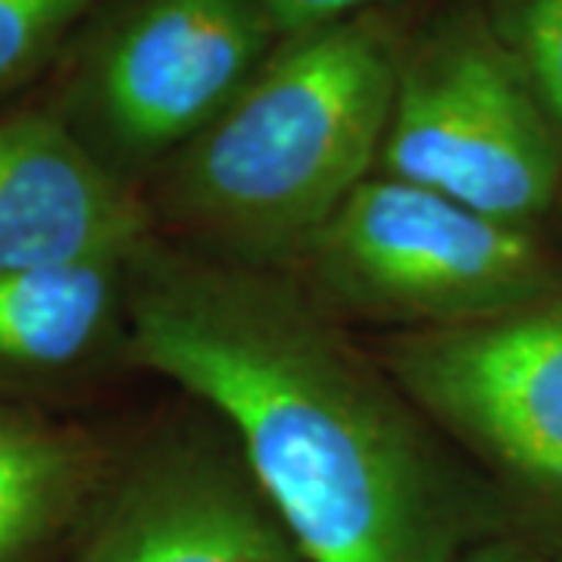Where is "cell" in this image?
I'll return each instance as SVG.
<instances>
[{"instance_id":"cell-1","label":"cell","mask_w":562,"mask_h":562,"mask_svg":"<svg viewBox=\"0 0 562 562\" xmlns=\"http://www.w3.org/2000/svg\"><path fill=\"white\" fill-rule=\"evenodd\" d=\"M125 366L201 403L306 562H447L469 543L522 535L369 344L284 272L150 232L128 254Z\"/></svg>"},{"instance_id":"cell-2","label":"cell","mask_w":562,"mask_h":562,"mask_svg":"<svg viewBox=\"0 0 562 562\" xmlns=\"http://www.w3.org/2000/svg\"><path fill=\"white\" fill-rule=\"evenodd\" d=\"M403 41L387 10L281 41L144 184L154 232L216 260L291 269L375 176Z\"/></svg>"},{"instance_id":"cell-3","label":"cell","mask_w":562,"mask_h":562,"mask_svg":"<svg viewBox=\"0 0 562 562\" xmlns=\"http://www.w3.org/2000/svg\"><path fill=\"white\" fill-rule=\"evenodd\" d=\"M375 172L528 232L562 206L560 140L487 0L406 35Z\"/></svg>"},{"instance_id":"cell-4","label":"cell","mask_w":562,"mask_h":562,"mask_svg":"<svg viewBox=\"0 0 562 562\" xmlns=\"http://www.w3.org/2000/svg\"><path fill=\"white\" fill-rule=\"evenodd\" d=\"M284 276L335 322L387 335L503 313L560 281L562 260L541 232L375 172Z\"/></svg>"},{"instance_id":"cell-5","label":"cell","mask_w":562,"mask_h":562,"mask_svg":"<svg viewBox=\"0 0 562 562\" xmlns=\"http://www.w3.org/2000/svg\"><path fill=\"white\" fill-rule=\"evenodd\" d=\"M369 350L497 487L528 541L562 547V279L503 313L387 331Z\"/></svg>"},{"instance_id":"cell-6","label":"cell","mask_w":562,"mask_h":562,"mask_svg":"<svg viewBox=\"0 0 562 562\" xmlns=\"http://www.w3.org/2000/svg\"><path fill=\"white\" fill-rule=\"evenodd\" d=\"M281 41L257 0H122L81 38L54 106L144 191Z\"/></svg>"},{"instance_id":"cell-7","label":"cell","mask_w":562,"mask_h":562,"mask_svg":"<svg viewBox=\"0 0 562 562\" xmlns=\"http://www.w3.org/2000/svg\"><path fill=\"white\" fill-rule=\"evenodd\" d=\"M69 562H306L213 422L169 425L125 460L69 541Z\"/></svg>"},{"instance_id":"cell-8","label":"cell","mask_w":562,"mask_h":562,"mask_svg":"<svg viewBox=\"0 0 562 562\" xmlns=\"http://www.w3.org/2000/svg\"><path fill=\"white\" fill-rule=\"evenodd\" d=\"M154 220L50 103L0 116V269L128 257Z\"/></svg>"},{"instance_id":"cell-9","label":"cell","mask_w":562,"mask_h":562,"mask_svg":"<svg viewBox=\"0 0 562 562\" xmlns=\"http://www.w3.org/2000/svg\"><path fill=\"white\" fill-rule=\"evenodd\" d=\"M128 257L0 269V401L22 403L125 366Z\"/></svg>"},{"instance_id":"cell-10","label":"cell","mask_w":562,"mask_h":562,"mask_svg":"<svg viewBox=\"0 0 562 562\" xmlns=\"http://www.w3.org/2000/svg\"><path fill=\"white\" fill-rule=\"evenodd\" d=\"M113 460L88 428L0 401V562H38L72 541Z\"/></svg>"},{"instance_id":"cell-11","label":"cell","mask_w":562,"mask_h":562,"mask_svg":"<svg viewBox=\"0 0 562 562\" xmlns=\"http://www.w3.org/2000/svg\"><path fill=\"white\" fill-rule=\"evenodd\" d=\"M103 0H0V94L41 72Z\"/></svg>"},{"instance_id":"cell-12","label":"cell","mask_w":562,"mask_h":562,"mask_svg":"<svg viewBox=\"0 0 562 562\" xmlns=\"http://www.w3.org/2000/svg\"><path fill=\"white\" fill-rule=\"evenodd\" d=\"M487 10L531 81L562 154V0H487Z\"/></svg>"},{"instance_id":"cell-13","label":"cell","mask_w":562,"mask_h":562,"mask_svg":"<svg viewBox=\"0 0 562 562\" xmlns=\"http://www.w3.org/2000/svg\"><path fill=\"white\" fill-rule=\"evenodd\" d=\"M281 38H297L328 25H341L366 13L384 10L387 0H257Z\"/></svg>"},{"instance_id":"cell-14","label":"cell","mask_w":562,"mask_h":562,"mask_svg":"<svg viewBox=\"0 0 562 562\" xmlns=\"http://www.w3.org/2000/svg\"><path fill=\"white\" fill-rule=\"evenodd\" d=\"M447 562H557L525 535H494L479 543H469Z\"/></svg>"}]
</instances>
